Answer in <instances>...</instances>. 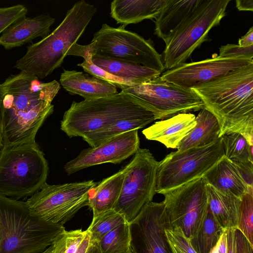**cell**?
I'll list each match as a JSON object with an SVG mask.
<instances>
[{
    "label": "cell",
    "instance_id": "74e56055",
    "mask_svg": "<svg viewBox=\"0 0 253 253\" xmlns=\"http://www.w3.org/2000/svg\"><path fill=\"white\" fill-rule=\"evenodd\" d=\"M236 228L225 229L227 234V253H236L235 230Z\"/></svg>",
    "mask_w": 253,
    "mask_h": 253
},
{
    "label": "cell",
    "instance_id": "7dc6e473",
    "mask_svg": "<svg viewBox=\"0 0 253 253\" xmlns=\"http://www.w3.org/2000/svg\"><path fill=\"white\" fill-rule=\"evenodd\" d=\"M209 253H217V243L213 247Z\"/></svg>",
    "mask_w": 253,
    "mask_h": 253
},
{
    "label": "cell",
    "instance_id": "ba28073f",
    "mask_svg": "<svg viewBox=\"0 0 253 253\" xmlns=\"http://www.w3.org/2000/svg\"><path fill=\"white\" fill-rule=\"evenodd\" d=\"M224 156L221 137L206 146L171 152L159 162L156 193L163 195L202 177Z\"/></svg>",
    "mask_w": 253,
    "mask_h": 253
},
{
    "label": "cell",
    "instance_id": "60d3db41",
    "mask_svg": "<svg viewBox=\"0 0 253 253\" xmlns=\"http://www.w3.org/2000/svg\"><path fill=\"white\" fill-rule=\"evenodd\" d=\"M65 232L54 243V248L52 253H64L65 247Z\"/></svg>",
    "mask_w": 253,
    "mask_h": 253
},
{
    "label": "cell",
    "instance_id": "b9f144b4",
    "mask_svg": "<svg viewBox=\"0 0 253 253\" xmlns=\"http://www.w3.org/2000/svg\"><path fill=\"white\" fill-rule=\"evenodd\" d=\"M217 253H227V234L225 229L217 242Z\"/></svg>",
    "mask_w": 253,
    "mask_h": 253
},
{
    "label": "cell",
    "instance_id": "4fadbf2b",
    "mask_svg": "<svg viewBox=\"0 0 253 253\" xmlns=\"http://www.w3.org/2000/svg\"><path fill=\"white\" fill-rule=\"evenodd\" d=\"M121 91L129 93L153 107L159 112L162 120L204 108L201 99L191 89L167 82L160 76Z\"/></svg>",
    "mask_w": 253,
    "mask_h": 253
},
{
    "label": "cell",
    "instance_id": "f35d334b",
    "mask_svg": "<svg viewBox=\"0 0 253 253\" xmlns=\"http://www.w3.org/2000/svg\"><path fill=\"white\" fill-rule=\"evenodd\" d=\"M238 44L242 46L253 45V27H252L248 32L241 38L239 39Z\"/></svg>",
    "mask_w": 253,
    "mask_h": 253
},
{
    "label": "cell",
    "instance_id": "ffe728a7",
    "mask_svg": "<svg viewBox=\"0 0 253 253\" xmlns=\"http://www.w3.org/2000/svg\"><path fill=\"white\" fill-rule=\"evenodd\" d=\"M203 0H167L155 19L154 34L165 43L195 12Z\"/></svg>",
    "mask_w": 253,
    "mask_h": 253
},
{
    "label": "cell",
    "instance_id": "7402d4cb",
    "mask_svg": "<svg viewBox=\"0 0 253 253\" xmlns=\"http://www.w3.org/2000/svg\"><path fill=\"white\" fill-rule=\"evenodd\" d=\"M202 177L207 184L240 199L250 187L236 166L224 156Z\"/></svg>",
    "mask_w": 253,
    "mask_h": 253
},
{
    "label": "cell",
    "instance_id": "5b68a950",
    "mask_svg": "<svg viewBox=\"0 0 253 253\" xmlns=\"http://www.w3.org/2000/svg\"><path fill=\"white\" fill-rule=\"evenodd\" d=\"M159 112L141 99L127 93L73 101L65 112L61 129L69 137H83L101 129L116 121Z\"/></svg>",
    "mask_w": 253,
    "mask_h": 253
},
{
    "label": "cell",
    "instance_id": "44dd1931",
    "mask_svg": "<svg viewBox=\"0 0 253 253\" xmlns=\"http://www.w3.org/2000/svg\"><path fill=\"white\" fill-rule=\"evenodd\" d=\"M167 0H114L111 3L110 15L126 27L144 20L155 19Z\"/></svg>",
    "mask_w": 253,
    "mask_h": 253
},
{
    "label": "cell",
    "instance_id": "9a60e30c",
    "mask_svg": "<svg viewBox=\"0 0 253 253\" xmlns=\"http://www.w3.org/2000/svg\"><path fill=\"white\" fill-rule=\"evenodd\" d=\"M253 63V59L223 58L218 56L199 61L185 63L166 70L161 74L160 77L180 87L192 89Z\"/></svg>",
    "mask_w": 253,
    "mask_h": 253
},
{
    "label": "cell",
    "instance_id": "4dcf8cb0",
    "mask_svg": "<svg viewBox=\"0 0 253 253\" xmlns=\"http://www.w3.org/2000/svg\"><path fill=\"white\" fill-rule=\"evenodd\" d=\"M130 242L129 224L126 223L108 233L98 243L101 253H128Z\"/></svg>",
    "mask_w": 253,
    "mask_h": 253
},
{
    "label": "cell",
    "instance_id": "f546056e",
    "mask_svg": "<svg viewBox=\"0 0 253 253\" xmlns=\"http://www.w3.org/2000/svg\"><path fill=\"white\" fill-rule=\"evenodd\" d=\"M223 229L212 215L209 205L204 222L197 234L190 239L197 253H209L217 243Z\"/></svg>",
    "mask_w": 253,
    "mask_h": 253
},
{
    "label": "cell",
    "instance_id": "8d00e7d4",
    "mask_svg": "<svg viewBox=\"0 0 253 253\" xmlns=\"http://www.w3.org/2000/svg\"><path fill=\"white\" fill-rule=\"evenodd\" d=\"M234 234L236 253H253V247L242 232L235 228Z\"/></svg>",
    "mask_w": 253,
    "mask_h": 253
},
{
    "label": "cell",
    "instance_id": "d4e9b609",
    "mask_svg": "<svg viewBox=\"0 0 253 253\" xmlns=\"http://www.w3.org/2000/svg\"><path fill=\"white\" fill-rule=\"evenodd\" d=\"M125 174L123 168L90 190L87 206L92 210L93 216L114 209L121 193Z\"/></svg>",
    "mask_w": 253,
    "mask_h": 253
},
{
    "label": "cell",
    "instance_id": "9c48e42d",
    "mask_svg": "<svg viewBox=\"0 0 253 253\" xmlns=\"http://www.w3.org/2000/svg\"><path fill=\"white\" fill-rule=\"evenodd\" d=\"M159 164L149 150L139 148L132 160L124 168L125 174L119 198L114 210L132 222L156 193Z\"/></svg>",
    "mask_w": 253,
    "mask_h": 253
},
{
    "label": "cell",
    "instance_id": "ab89813d",
    "mask_svg": "<svg viewBox=\"0 0 253 253\" xmlns=\"http://www.w3.org/2000/svg\"><path fill=\"white\" fill-rule=\"evenodd\" d=\"M236 5L240 11H253V0H236Z\"/></svg>",
    "mask_w": 253,
    "mask_h": 253
},
{
    "label": "cell",
    "instance_id": "c3c4849f",
    "mask_svg": "<svg viewBox=\"0 0 253 253\" xmlns=\"http://www.w3.org/2000/svg\"><path fill=\"white\" fill-rule=\"evenodd\" d=\"M128 253H133V252L131 251V250L129 251V252Z\"/></svg>",
    "mask_w": 253,
    "mask_h": 253
},
{
    "label": "cell",
    "instance_id": "ac0fdd59",
    "mask_svg": "<svg viewBox=\"0 0 253 253\" xmlns=\"http://www.w3.org/2000/svg\"><path fill=\"white\" fill-rule=\"evenodd\" d=\"M195 118V115L190 113H179L156 122L142 132L148 140L160 142L167 148L177 149L196 126Z\"/></svg>",
    "mask_w": 253,
    "mask_h": 253
},
{
    "label": "cell",
    "instance_id": "8992f818",
    "mask_svg": "<svg viewBox=\"0 0 253 253\" xmlns=\"http://www.w3.org/2000/svg\"><path fill=\"white\" fill-rule=\"evenodd\" d=\"M48 163L36 142L2 147L0 194L18 200L31 196L46 182Z\"/></svg>",
    "mask_w": 253,
    "mask_h": 253
},
{
    "label": "cell",
    "instance_id": "3957f363",
    "mask_svg": "<svg viewBox=\"0 0 253 253\" xmlns=\"http://www.w3.org/2000/svg\"><path fill=\"white\" fill-rule=\"evenodd\" d=\"M96 12L93 5L84 0L76 2L54 30L27 46L15 67L40 79L49 75L62 64L67 52L77 43Z\"/></svg>",
    "mask_w": 253,
    "mask_h": 253
},
{
    "label": "cell",
    "instance_id": "7a4b0ae2",
    "mask_svg": "<svg viewBox=\"0 0 253 253\" xmlns=\"http://www.w3.org/2000/svg\"><path fill=\"white\" fill-rule=\"evenodd\" d=\"M191 89L216 118L220 137L239 133L253 146V63Z\"/></svg>",
    "mask_w": 253,
    "mask_h": 253
},
{
    "label": "cell",
    "instance_id": "83f0119b",
    "mask_svg": "<svg viewBox=\"0 0 253 253\" xmlns=\"http://www.w3.org/2000/svg\"><path fill=\"white\" fill-rule=\"evenodd\" d=\"M158 119H160V118L157 114L136 116L122 119L115 122L101 129L87 134L83 138L90 147H95L115 136L132 130H138Z\"/></svg>",
    "mask_w": 253,
    "mask_h": 253
},
{
    "label": "cell",
    "instance_id": "277c9868",
    "mask_svg": "<svg viewBox=\"0 0 253 253\" xmlns=\"http://www.w3.org/2000/svg\"><path fill=\"white\" fill-rule=\"evenodd\" d=\"M65 231L38 217L26 202L0 194V253H42Z\"/></svg>",
    "mask_w": 253,
    "mask_h": 253
},
{
    "label": "cell",
    "instance_id": "d590c367",
    "mask_svg": "<svg viewBox=\"0 0 253 253\" xmlns=\"http://www.w3.org/2000/svg\"><path fill=\"white\" fill-rule=\"evenodd\" d=\"M219 56L223 58H245L253 59V45L242 46L229 43L220 46Z\"/></svg>",
    "mask_w": 253,
    "mask_h": 253
},
{
    "label": "cell",
    "instance_id": "681fc988",
    "mask_svg": "<svg viewBox=\"0 0 253 253\" xmlns=\"http://www.w3.org/2000/svg\"><path fill=\"white\" fill-rule=\"evenodd\" d=\"M2 147H0V150H1V148H2Z\"/></svg>",
    "mask_w": 253,
    "mask_h": 253
},
{
    "label": "cell",
    "instance_id": "836d02e7",
    "mask_svg": "<svg viewBox=\"0 0 253 253\" xmlns=\"http://www.w3.org/2000/svg\"><path fill=\"white\" fill-rule=\"evenodd\" d=\"M165 232L172 253H197L191 244L190 239L179 227L167 229Z\"/></svg>",
    "mask_w": 253,
    "mask_h": 253
},
{
    "label": "cell",
    "instance_id": "d6a6232c",
    "mask_svg": "<svg viewBox=\"0 0 253 253\" xmlns=\"http://www.w3.org/2000/svg\"><path fill=\"white\" fill-rule=\"evenodd\" d=\"M253 187L241 198L239 209L236 228L245 236L253 247Z\"/></svg>",
    "mask_w": 253,
    "mask_h": 253
},
{
    "label": "cell",
    "instance_id": "2e32d148",
    "mask_svg": "<svg viewBox=\"0 0 253 253\" xmlns=\"http://www.w3.org/2000/svg\"><path fill=\"white\" fill-rule=\"evenodd\" d=\"M139 145L137 129L122 133L95 147L84 149L76 158L65 164V171L70 175L95 165L107 163L119 164L134 155Z\"/></svg>",
    "mask_w": 253,
    "mask_h": 253
},
{
    "label": "cell",
    "instance_id": "6da1fadb",
    "mask_svg": "<svg viewBox=\"0 0 253 253\" xmlns=\"http://www.w3.org/2000/svg\"><path fill=\"white\" fill-rule=\"evenodd\" d=\"M3 147L36 142L38 131L53 112L51 102L60 89L56 80L42 83L23 71L1 84Z\"/></svg>",
    "mask_w": 253,
    "mask_h": 253
},
{
    "label": "cell",
    "instance_id": "52a82bcc",
    "mask_svg": "<svg viewBox=\"0 0 253 253\" xmlns=\"http://www.w3.org/2000/svg\"><path fill=\"white\" fill-rule=\"evenodd\" d=\"M230 0H203L195 12L165 43L163 61L167 70L177 67L207 41L211 30L225 16Z\"/></svg>",
    "mask_w": 253,
    "mask_h": 253
},
{
    "label": "cell",
    "instance_id": "d6986e66",
    "mask_svg": "<svg viewBox=\"0 0 253 253\" xmlns=\"http://www.w3.org/2000/svg\"><path fill=\"white\" fill-rule=\"evenodd\" d=\"M60 84L70 94H77L84 99L114 95L119 93L114 85L89 74L76 70H64Z\"/></svg>",
    "mask_w": 253,
    "mask_h": 253
},
{
    "label": "cell",
    "instance_id": "7c38bea8",
    "mask_svg": "<svg viewBox=\"0 0 253 253\" xmlns=\"http://www.w3.org/2000/svg\"><path fill=\"white\" fill-rule=\"evenodd\" d=\"M163 195L171 227H179L192 238L200 229L208 208L205 180L199 177Z\"/></svg>",
    "mask_w": 253,
    "mask_h": 253
},
{
    "label": "cell",
    "instance_id": "5bb4252c",
    "mask_svg": "<svg viewBox=\"0 0 253 253\" xmlns=\"http://www.w3.org/2000/svg\"><path fill=\"white\" fill-rule=\"evenodd\" d=\"M133 253H172L165 230L171 226L163 202H150L130 223Z\"/></svg>",
    "mask_w": 253,
    "mask_h": 253
},
{
    "label": "cell",
    "instance_id": "603a6c76",
    "mask_svg": "<svg viewBox=\"0 0 253 253\" xmlns=\"http://www.w3.org/2000/svg\"><path fill=\"white\" fill-rule=\"evenodd\" d=\"M221 138L224 156L236 166L247 185L253 187V146L237 132L225 133Z\"/></svg>",
    "mask_w": 253,
    "mask_h": 253
},
{
    "label": "cell",
    "instance_id": "cb8c5ba5",
    "mask_svg": "<svg viewBox=\"0 0 253 253\" xmlns=\"http://www.w3.org/2000/svg\"><path fill=\"white\" fill-rule=\"evenodd\" d=\"M92 61L111 75L138 85L159 77L161 75L155 70L140 64L95 54L92 55Z\"/></svg>",
    "mask_w": 253,
    "mask_h": 253
},
{
    "label": "cell",
    "instance_id": "f1b7e54d",
    "mask_svg": "<svg viewBox=\"0 0 253 253\" xmlns=\"http://www.w3.org/2000/svg\"><path fill=\"white\" fill-rule=\"evenodd\" d=\"M93 46L94 43L92 42L90 44L85 45L76 43L70 47L66 55L82 57L84 61L82 63L78 64V66L82 67L84 71L88 74L108 82L117 88H120L121 90L138 85L111 75L95 65L92 61Z\"/></svg>",
    "mask_w": 253,
    "mask_h": 253
},
{
    "label": "cell",
    "instance_id": "8fae6325",
    "mask_svg": "<svg viewBox=\"0 0 253 253\" xmlns=\"http://www.w3.org/2000/svg\"><path fill=\"white\" fill-rule=\"evenodd\" d=\"M98 183L92 180L58 185L45 182L26 202L41 219L63 225L87 206L89 191Z\"/></svg>",
    "mask_w": 253,
    "mask_h": 253
},
{
    "label": "cell",
    "instance_id": "f6af8a7d",
    "mask_svg": "<svg viewBox=\"0 0 253 253\" xmlns=\"http://www.w3.org/2000/svg\"><path fill=\"white\" fill-rule=\"evenodd\" d=\"M2 95V90L1 84H0V147H2V133H1V100Z\"/></svg>",
    "mask_w": 253,
    "mask_h": 253
},
{
    "label": "cell",
    "instance_id": "bcb514c9",
    "mask_svg": "<svg viewBox=\"0 0 253 253\" xmlns=\"http://www.w3.org/2000/svg\"><path fill=\"white\" fill-rule=\"evenodd\" d=\"M52 245L42 253H52L53 250L54 245Z\"/></svg>",
    "mask_w": 253,
    "mask_h": 253
},
{
    "label": "cell",
    "instance_id": "1f68e13d",
    "mask_svg": "<svg viewBox=\"0 0 253 253\" xmlns=\"http://www.w3.org/2000/svg\"><path fill=\"white\" fill-rule=\"evenodd\" d=\"M127 223L124 216L114 209L93 216L86 230L90 234L91 242H99L106 234L118 226Z\"/></svg>",
    "mask_w": 253,
    "mask_h": 253
},
{
    "label": "cell",
    "instance_id": "7bdbcfd3",
    "mask_svg": "<svg viewBox=\"0 0 253 253\" xmlns=\"http://www.w3.org/2000/svg\"><path fill=\"white\" fill-rule=\"evenodd\" d=\"M86 233L81 242L76 253H86L90 243L89 233L86 230Z\"/></svg>",
    "mask_w": 253,
    "mask_h": 253
},
{
    "label": "cell",
    "instance_id": "e0dca14e",
    "mask_svg": "<svg viewBox=\"0 0 253 253\" xmlns=\"http://www.w3.org/2000/svg\"><path fill=\"white\" fill-rule=\"evenodd\" d=\"M55 18L44 14L34 18L25 17L13 23L0 36V45L5 49L21 46L38 37L42 39L50 33Z\"/></svg>",
    "mask_w": 253,
    "mask_h": 253
},
{
    "label": "cell",
    "instance_id": "4316f807",
    "mask_svg": "<svg viewBox=\"0 0 253 253\" xmlns=\"http://www.w3.org/2000/svg\"><path fill=\"white\" fill-rule=\"evenodd\" d=\"M195 120L196 126L180 143L177 151L206 146L220 138L218 122L215 117L207 109H201Z\"/></svg>",
    "mask_w": 253,
    "mask_h": 253
},
{
    "label": "cell",
    "instance_id": "484cf974",
    "mask_svg": "<svg viewBox=\"0 0 253 253\" xmlns=\"http://www.w3.org/2000/svg\"><path fill=\"white\" fill-rule=\"evenodd\" d=\"M206 192L209 209L220 226L223 229L236 228L241 199L207 183Z\"/></svg>",
    "mask_w": 253,
    "mask_h": 253
},
{
    "label": "cell",
    "instance_id": "e575fe53",
    "mask_svg": "<svg viewBox=\"0 0 253 253\" xmlns=\"http://www.w3.org/2000/svg\"><path fill=\"white\" fill-rule=\"evenodd\" d=\"M27 8L22 4L0 7V34L16 21L26 17Z\"/></svg>",
    "mask_w": 253,
    "mask_h": 253
},
{
    "label": "cell",
    "instance_id": "ee69618b",
    "mask_svg": "<svg viewBox=\"0 0 253 253\" xmlns=\"http://www.w3.org/2000/svg\"><path fill=\"white\" fill-rule=\"evenodd\" d=\"M86 253H101L98 242H91Z\"/></svg>",
    "mask_w": 253,
    "mask_h": 253
},
{
    "label": "cell",
    "instance_id": "30bf717a",
    "mask_svg": "<svg viewBox=\"0 0 253 253\" xmlns=\"http://www.w3.org/2000/svg\"><path fill=\"white\" fill-rule=\"evenodd\" d=\"M125 28L102 24L91 41L94 43L92 54L134 63L163 73L165 68L162 56L152 42Z\"/></svg>",
    "mask_w": 253,
    "mask_h": 253
}]
</instances>
